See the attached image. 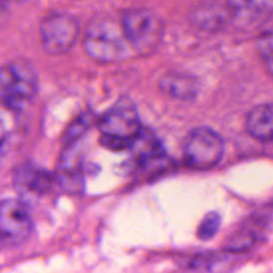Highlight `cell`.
I'll use <instances>...</instances> for the list:
<instances>
[{
	"instance_id": "1",
	"label": "cell",
	"mask_w": 273,
	"mask_h": 273,
	"mask_svg": "<svg viewBox=\"0 0 273 273\" xmlns=\"http://www.w3.org/2000/svg\"><path fill=\"white\" fill-rule=\"evenodd\" d=\"M84 45L89 56L101 63L121 62L132 50L121 20L108 14H99L90 21Z\"/></svg>"
},
{
	"instance_id": "2",
	"label": "cell",
	"mask_w": 273,
	"mask_h": 273,
	"mask_svg": "<svg viewBox=\"0 0 273 273\" xmlns=\"http://www.w3.org/2000/svg\"><path fill=\"white\" fill-rule=\"evenodd\" d=\"M121 22L132 50L148 56L157 50L165 35V24L159 15L147 9H130L121 16Z\"/></svg>"
},
{
	"instance_id": "3",
	"label": "cell",
	"mask_w": 273,
	"mask_h": 273,
	"mask_svg": "<svg viewBox=\"0 0 273 273\" xmlns=\"http://www.w3.org/2000/svg\"><path fill=\"white\" fill-rule=\"evenodd\" d=\"M37 75L26 60H16L3 66L0 73V96L11 110L17 111L29 103L37 91Z\"/></svg>"
},
{
	"instance_id": "4",
	"label": "cell",
	"mask_w": 273,
	"mask_h": 273,
	"mask_svg": "<svg viewBox=\"0 0 273 273\" xmlns=\"http://www.w3.org/2000/svg\"><path fill=\"white\" fill-rule=\"evenodd\" d=\"M224 142L221 135L208 127L193 129L184 145L186 165L192 170L208 171L223 157Z\"/></svg>"
},
{
	"instance_id": "5",
	"label": "cell",
	"mask_w": 273,
	"mask_h": 273,
	"mask_svg": "<svg viewBox=\"0 0 273 273\" xmlns=\"http://www.w3.org/2000/svg\"><path fill=\"white\" fill-rule=\"evenodd\" d=\"M80 33L78 20L66 12H53L40 25V34L45 50L59 56L70 51Z\"/></svg>"
},
{
	"instance_id": "6",
	"label": "cell",
	"mask_w": 273,
	"mask_h": 273,
	"mask_svg": "<svg viewBox=\"0 0 273 273\" xmlns=\"http://www.w3.org/2000/svg\"><path fill=\"white\" fill-rule=\"evenodd\" d=\"M28 204L22 199H7L0 205V239L5 247H18L32 233Z\"/></svg>"
},
{
	"instance_id": "7",
	"label": "cell",
	"mask_w": 273,
	"mask_h": 273,
	"mask_svg": "<svg viewBox=\"0 0 273 273\" xmlns=\"http://www.w3.org/2000/svg\"><path fill=\"white\" fill-rule=\"evenodd\" d=\"M98 126L102 134L131 140L141 128L140 116L134 103L123 98L100 118Z\"/></svg>"
},
{
	"instance_id": "8",
	"label": "cell",
	"mask_w": 273,
	"mask_h": 273,
	"mask_svg": "<svg viewBox=\"0 0 273 273\" xmlns=\"http://www.w3.org/2000/svg\"><path fill=\"white\" fill-rule=\"evenodd\" d=\"M56 181V174L53 175L32 163H24L20 166L13 177L15 190L21 196V199L27 204L33 203L42 198L51 189Z\"/></svg>"
},
{
	"instance_id": "9",
	"label": "cell",
	"mask_w": 273,
	"mask_h": 273,
	"mask_svg": "<svg viewBox=\"0 0 273 273\" xmlns=\"http://www.w3.org/2000/svg\"><path fill=\"white\" fill-rule=\"evenodd\" d=\"M229 23L237 28H255L273 16V0H225Z\"/></svg>"
},
{
	"instance_id": "10",
	"label": "cell",
	"mask_w": 273,
	"mask_h": 273,
	"mask_svg": "<svg viewBox=\"0 0 273 273\" xmlns=\"http://www.w3.org/2000/svg\"><path fill=\"white\" fill-rule=\"evenodd\" d=\"M129 148L145 170L158 171L167 169L169 160L165 149L155 133L149 129L142 127L130 140Z\"/></svg>"
},
{
	"instance_id": "11",
	"label": "cell",
	"mask_w": 273,
	"mask_h": 273,
	"mask_svg": "<svg viewBox=\"0 0 273 273\" xmlns=\"http://www.w3.org/2000/svg\"><path fill=\"white\" fill-rule=\"evenodd\" d=\"M56 177L66 192L78 193L83 190L84 180L81 160L77 151L71 144L62 154Z\"/></svg>"
},
{
	"instance_id": "12",
	"label": "cell",
	"mask_w": 273,
	"mask_h": 273,
	"mask_svg": "<svg viewBox=\"0 0 273 273\" xmlns=\"http://www.w3.org/2000/svg\"><path fill=\"white\" fill-rule=\"evenodd\" d=\"M200 87L199 80L194 76L177 72L166 74L159 81V88L163 94L181 101L194 99L200 91Z\"/></svg>"
},
{
	"instance_id": "13",
	"label": "cell",
	"mask_w": 273,
	"mask_h": 273,
	"mask_svg": "<svg viewBox=\"0 0 273 273\" xmlns=\"http://www.w3.org/2000/svg\"><path fill=\"white\" fill-rule=\"evenodd\" d=\"M247 129L258 141L273 144V104L254 107L247 118Z\"/></svg>"
},
{
	"instance_id": "14",
	"label": "cell",
	"mask_w": 273,
	"mask_h": 273,
	"mask_svg": "<svg viewBox=\"0 0 273 273\" xmlns=\"http://www.w3.org/2000/svg\"><path fill=\"white\" fill-rule=\"evenodd\" d=\"M192 21L203 30L221 29L226 23H229L226 2L224 4L205 3L199 5L192 12Z\"/></svg>"
},
{
	"instance_id": "15",
	"label": "cell",
	"mask_w": 273,
	"mask_h": 273,
	"mask_svg": "<svg viewBox=\"0 0 273 273\" xmlns=\"http://www.w3.org/2000/svg\"><path fill=\"white\" fill-rule=\"evenodd\" d=\"M256 240L255 234L249 228H241L231 235L224 245L227 252L239 253L250 249Z\"/></svg>"
},
{
	"instance_id": "16",
	"label": "cell",
	"mask_w": 273,
	"mask_h": 273,
	"mask_svg": "<svg viewBox=\"0 0 273 273\" xmlns=\"http://www.w3.org/2000/svg\"><path fill=\"white\" fill-rule=\"evenodd\" d=\"M256 45L266 68L273 76V27L259 34Z\"/></svg>"
},
{
	"instance_id": "17",
	"label": "cell",
	"mask_w": 273,
	"mask_h": 273,
	"mask_svg": "<svg viewBox=\"0 0 273 273\" xmlns=\"http://www.w3.org/2000/svg\"><path fill=\"white\" fill-rule=\"evenodd\" d=\"M221 225V217L218 212L211 211L204 217L198 227V237L201 240H210L216 236Z\"/></svg>"
},
{
	"instance_id": "18",
	"label": "cell",
	"mask_w": 273,
	"mask_h": 273,
	"mask_svg": "<svg viewBox=\"0 0 273 273\" xmlns=\"http://www.w3.org/2000/svg\"><path fill=\"white\" fill-rule=\"evenodd\" d=\"M91 121H92V118H91V115L89 113H86L81 118H79L74 123V125L70 128V130L67 131L66 139H67L68 143L75 142L78 136L80 134H83L88 129V127L90 126Z\"/></svg>"
},
{
	"instance_id": "19",
	"label": "cell",
	"mask_w": 273,
	"mask_h": 273,
	"mask_svg": "<svg viewBox=\"0 0 273 273\" xmlns=\"http://www.w3.org/2000/svg\"><path fill=\"white\" fill-rule=\"evenodd\" d=\"M101 143L105 147L111 149V151H124V149L129 147L130 141L123 138H118V136L102 134Z\"/></svg>"
},
{
	"instance_id": "20",
	"label": "cell",
	"mask_w": 273,
	"mask_h": 273,
	"mask_svg": "<svg viewBox=\"0 0 273 273\" xmlns=\"http://www.w3.org/2000/svg\"><path fill=\"white\" fill-rule=\"evenodd\" d=\"M11 2H24V0H11Z\"/></svg>"
}]
</instances>
